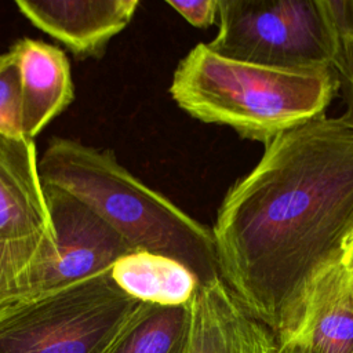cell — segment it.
Masks as SVG:
<instances>
[{
  "label": "cell",
  "mask_w": 353,
  "mask_h": 353,
  "mask_svg": "<svg viewBox=\"0 0 353 353\" xmlns=\"http://www.w3.org/2000/svg\"><path fill=\"white\" fill-rule=\"evenodd\" d=\"M212 234L221 279L274 331L353 236V130L323 114L273 138L225 194Z\"/></svg>",
  "instance_id": "1"
},
{
  "label": "cell",
  "mask_w": 353,
  "mask_h": 353,
  "mask_svg": "<svg viewBox=\"0 0 353 353\" xmlns=\"http://www.w3.org/2000/svg\"><path fill=\"white\" fill-rule=\"evenodd\" d=\"M39 168L44 185L87 204L132 248L175 258L201 283L221 277L212 229L145 185L113 152L55 137Z\"/></svg>",
  "instance_id": "2"
},
{
  "label": "cell",
  "mask_w": 353,
  "mask_h": 353,
  "mask_svg": "<svg viewBox=\"0 0 353 353\" xmlns=\"http://www.w3.org/2000/svg\"><path fill=\"white\" fill-rule=\"evenodd\" d=\"M339 90L335 69H280L196 44L178 63L170 94L189 116L263 143L324 114Z\"/></svg>",
  "instance_id": "3"
},
{
  "label": "cell",
  "mask_w": 353,
  "mask_h": 353,
  "mask_svg": "<svg viewBox=\"0 0 353 353\" xmlns=\"http://www.w3.org/2000/svg\"><path fill=\"white\" fill-rule=\"evenodd\" d=\"M141 302L110 272L0 306V353H103Z\"/></svg>",
  "instance_id": "4"
},
{
  "label": "cell",
  "mask_w": 353,
  "mask_h": 353,
  "mask_svg": "<svg viewBox=\"0 0 353 353\" xmlns=\"http://www.w3.org/2000/svg\"><path fill=\"white\" fill-rule=\"evenodd\" d=\"M207 43L221 57L280 69H334L339 36L325 0H218Z\"/></svg>",
  "instance_id": "5"
},
{
  "label": "cell",
  "mask_w": 353,
  "mask_h": 353,
  "mask_svg": "<svg viewBox=\"0 0 353 353\" xmlns=\"http://www.w3.org/2000/svg\"><path fill=\"white\" fill-rule=\"evenodd\" d=\"M54 244L33 269L25 298L109 273L135 251L87 204L57 186L44 185Z\"/></svg>",
  "instance_id": "6"
},
{
  "label": "cell",
  "mask_w": 353,
  "mask_h": 353,
  "mask_svg": "<svg viewBox=\"0 0 353 353\" xmlns=\"http://www.w3.org/2000/svg\"><path fill=\"white\" fill-rule=\"evenodd\" d=\"M273 334L279 353H353L352 274L342 262L285 306Z\"/></svg>",
  "instance_id": "7"
},
{
  "label": "cell",
  "mask_w": 353,
  "mask_h": 353,
  "mask_svg": "<svg viewBox=\"0 0 353 353\" xmlns=\"http://www.w3.org/2000/svg\"><path fill=\"white\" fill-rule=\"evenodd\" d=\"M18 11L79 59L99 58L131 22L138 0H17Z\"/></svg>",
  "instance_id": "8"
},
{
  "label": "cell",
  "mask_w": 353,
  "mask_h": 353,
  "mask_svg": "<svg viewBox=\"0 0 353 353\" xmlns=\"http://www.w3.org/2000/svg\"><path fill=\"white\" fill-rule=\"evenodd\" d=\"M189 307L186 353H279L273 331L245 310L221 277L201 283Z\"/></svg>",
  "instance_id": "9"
},
{
  "label": "cell",
  "mask_w": 353,
  "mask_h": 353,
  "mask_svg": "<svg viewBox=\"0 0 353 353\" xmlns=\"http://www.w3.org/2000/svg\"><path fill=\"white\" fill-rule=\"evenodd\" d=\"M39 160L32 138L0 134V239L54 240Z\"/></svg>",
  "instance_id": "10"
},
{
  "label": "cell",
  "mask_w": 353,
  "mask_h": 353,
  "mask_svg": "<svg viewBox=\"0 0 353 353\" xmlns=\"http://www.w3.org/2000/svg\"><path fill=\"white\" fill-rule=\"evenodd\" d=\"M10 50L21 72L23 135L34 139L74 98L70 65L61 48L43 40L23 37Z\"/></svg>",
  "instance_id": "11"
},
{
  "label": "cell",
  "mask_w": 353,
  "mask_h": 353,
  "mask_svg": "<svg viewBox=\"0 0 353 353\" xmlns=\"http://www.w3.org/2000/svg\"><path fill=\"white\" fill-rule=\"evenodd\" d=\"M110 277L138 302L160 306L189 305L201 284L178 259L145 250H135L117 259Z\"/></svg>",
  "instance_id": "12"
},
{
  "label": "cell",
  "mask_w": 353,
  "mask_h": 353,
  "mask_svg": "<svg viewBox=\"0 0 353 353\" xmlns=\"http://www.w3.org/2000/svg\"><path fill=\"white\" fill-rule=\"evenodd\" d=\"M190 307L139 303L103 353H186Z\"/></svg>",
  "instance_id": "13"
},
{
  "label": "cell",
  "mask_w": 353,
  "mask_h": 353,
  "mask_svg": "<svg viewBox=\"0 0 353 353\" xmlns=\"http://www.w3.org/2000/svg\"><path fill=\"white\" fill-rule=\"evenodd\" d=\"M52 244L44 236L0 239V306L26 296L30 274Z\"/></svg>",
  "instance_id": "14"
},
{
  "label": "cell",
  "mask_w": 353,
  "mask_h": 353,
  "mask_svg": "<svg viewBox=\"0 0 353 353\" xmlns=\"http://www.w3.org/2000/svg\"><path fill=\"white\" fill-rule=\"evenodd\" d=\"M0 134L25 137L22 128L21 72L15 54H0Z\"/></svg>",
  "instance_id": "15"
},
{
  "label": "cell",
  "mask_w": 353,
  "mask_h": 353,
  "mask_svg": "<svg viewBox=\"0 0 353 353\" xmlns=\"http://www.w3.org/2000/svg\"><path fill=\"white\" fill-rule=\"evenodd\" d=\"M334 69L346 105V110L339 119L353 130V30L339 34V51Z\"/></svg>",
  "instance_id": "16"
},
{
  "label": "cell",
  "mask_w": 353,
  "mask_h": 353,
  "mask_svg": "<svg viewBox=\"0 0 353 353\" xmlns=\"http://www.w3.org/2000/svg\"><path fill=\"white\" fill-rule=\"evenodd\" d=\"M167 4L182 15L190 25L196 28L211 26L218 17V0H196V1H174Z\"/></svg>",
  "instance_id": "17"
},
{
  "label": "cell",
  "mask_w": 353,
  "mask_h": 353,
  "mask_svg": "<svg viewBox=\"0 0 353 353\" xmlns=\"http://www.w3.org/2000/svg\"><path fill=\"white\" fill-rule=\"evenodd\" d=\"M342 263L345 266V269L353 276V236L346 247V251H345V255L342 258Z\"/></svg>",
  "instance_id": "18"
},
{
  "label": "cell",
  "mask_w": 353,
  "mask_h": 353,
  "mask_svg": "<svg viewBox=\"0 0 353 353\" xmlns=\"http://www.w3.org/2000/svg\"><path fill=\"white\" fill-rule=\"evenodd\" d=\"M352 295H353V276H352Z\"/></svg>",
  "instance_id": "19"
}]
</instances>
